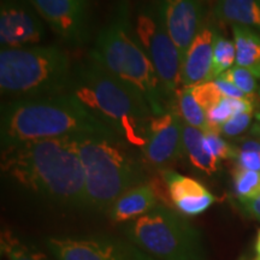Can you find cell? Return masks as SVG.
Wrapping results in <instances>:
<instances>
[{
  "mask_svg": "<svg viewBox=\"0 0 260 260\" xmlns=\"http://www.w3.org/2000/svg\"><path fill=\"white\" fill-rule=\"evenodd\" d=\"M2 175L16 188L64 211H90L84 172L73 138L2 148Z\"/></svg>",
  "mask_w": 260,
  "mask_h": 260,
  "instance_id": "obj_1",
  "label": "cell"
},
{
  "mask_svg": "<svg viewBox=\"0 0 260 260\" xmlns=\"http://www.w3.org/2000/svg\"><path fill=\"white\" fill-rule=\"evenodd\" d=\"M81 135L106 136L122 141L69 92L58 95L12 99L2 104V148L24 142Z\"/></svg>",
  "mask_w": 260,
  "mask_h": 260,
  "instance_id": "obj_2",
  "label": "cell"
},
{
  "mask_svg": "<svg viewBox=\"0 0 260 260\" xmlns=\"http://www.w3.org/2000/svg\"><path fill=\"white\" fill-rule=\"evenodd\" d=\"M90 57L134 93L152 115L168 111V96L157 71L134 35L128 0L116 2L111 17L98 34Z\"/></svg>",
  "mask_w": 260,
  "mask_h": 260,
  "instance_id": "obj_3",
  "label": "cell"
},
{
  "mask_svg": "<svg viewBox=\"0 0 260 260\" xmlns=\"http://www.w3.org/2000/svg\"><path fill=\"white\" fill-rule=\"evenodd\" d=\"M69 93L126 146L144 147L153 115L90 56L74 67Z\"/></svg>",
  "mask_w": 260,
  "mask_h": 260,
  "instance_id": "obj_4",
  "label": "cell"
},
{
  "mask_svg": "<svg viewBox=\"0 0 260 260\" xmlns=\"http://www.w3.org/2000/svg\"><path fill=\"white\" fill-rule=\"evenodd\" d=\"M73 142L83 168L92 212L107 213L122 194L146 183L142 164L119 140L81 135Z\"/></svg>",
  "mask_w": 260,
  "mask_h": 260,
  "instance_id": "obj_5",
  "label": "cell"
},
{
  "mask_svg": "<svg viewBox=\"0 0 260 260\" xmlns=\"http://www.w3.org/2000/svg\"><path fill=\"white\" fill-rule=\"evenodd\" d=\"M73 69L68 54L58 46L40 45L23 48H2V95L12 100L68 93Z\"/></svg>",
  "mask_w": 260,
  "mask_h": 260,
  "instance_id": "obj_6",
  "label": "cell"
},
{
  "mask_svg": "<svg viewBox=\"0 0 260 260\" xmlns=\"http://www.w3.org/2000/svg\"><path fill=\"white\" fill-rule=\"evenodd\" d=\"M122 232L125 239L157 260H205L206 255L199 230L162 205L125 223Z\"/></svg>",
  "mask_w": 260,
  "mask_h": 260,
  "instance_id": "obj_7",
  "label": "cell"
},
{
  "mask_svg": "<svg viewBox=\"0 0 260 260\" xmlns=\"http://www.w3.org/2000/svg\"><path fill=\"white\" fill-rule=\"evenodd\" d=\"M133 30L153 64L167 96L176 95L182 87L181 54L153 3L138 5L133 17Z\"/></svg>",
  "mask_w": 260,
  "mask_h": 260,
  "instance_id": "obj_8",
  "label": "cell"
},
{
  "mask_svg": "<svg viewBox=\"0 0 260 260\" xmlns=\"http://www.w3.org/2000/svg\"><path fill=\"white\" fill-rule=\"evenodd\" d=\"M45 245L54 260H157L125 237L110 234L48 236Z\"/></svg>",
  "mask_w": 260,
  "mask_h": 260,
  "instance_id": "obj_9",
  "label": "cell"
},
{
  "mask_svg": "<svg viewBox=\"0 0 260 260\" xmlns=\"http://www.w3.org/2000/svg\"><path fill=\"white\" fill-rule=\"evenodd\" d=\"M46 38L44 19L29 0L0 2L2 48L40 46Z\"/></svg>",
  "mask_w": 260,
  "mask_h": 260,
  "instance_id": "obj_10",
  "label": "cell"
},
{
  "mask_svg": "<svg viewBox=\"0 0 260 260\" xmlns=\"http://www.w3.org/2000/svg\"><path fill=\"white\" fill-rule=\"evenodd\" d=\"M40 17L71 46L89 37V0H29Z\"/></svg>",
  "mask_w": 260,
  "mask_h": 260,
  "instance_id": "obj_11",
  "label": "cell"
},
{
  "mask_svg": "<svg viewBox=\"0 0 260 260\" xmlns=\"http://www.w3.org/2000/svg\"><path fill=\"white\" fill-rule=\"evenodd\" d=\"M183 121L174 110L152 116L142 154L155 168H167L183 153Z\"/></svg>",
  "mask_w": 260,
  "mask_h": 260,
  "instance_id": "obj_12",
  "label": "cell"
},
{
  "mask_svg": "<svg viewBox=\"0 0 260 260\" xmlns=\"http://www.w3.org/2000/svg\"><path fill=\"white\" fill-rule=\"evenodd\" d=\"M183 61L204 24L203 0H152Z\"/></svg>",
  "mask_w": 260,
  "mask_h": 260,
  "instance_id": "obj_13",
  "label": "cell"
},
{
  "mask_svg": "<svg viewBox=\"0 0 260 260\" xmlns=\"http://www.w3.org/2000/svg\"><path fill=\"white\" fill-rule=\"evenodd\" d=\"M161 175L170 200L183 216H199L216 203L217 198L198 180L169 169H164Z\"/></svg>",
  "mask_w": 260,
  "mask_h": 260,
  "instance_id": "obj_14",
  "label": "cell"
},
{
  "mask_svg": "<svg viewBox=\"0 0 260 260\" xmlns=\"http://www.w3.org/2000/svg\"><path fill=\"white\" fill-rule=\"evenodd\" d=\"M217 30L203 24L182 61V86L193 87L211 81L213 63V41Z\"/></svg>",
  "mask_w": 260,
  "mask_h": 260,
  "instance_id": "obj_15",
  "label": "cell"
},
{
  "mask_svg": "<svg viewBox=\"0 0 260 260\" xmlns=\"http://www.w3.org/2000/svg\"><path fill=\"white\" fill-rule=\"evenodd\" d=\"M158 205L154 188L144 183L122 194L107 213L113 223H128L148 213Z\"/></svg>",
  "mask_w": 260,
  "mask_h": 260,
  "instance_id": "obj_16",
  "label": "cell"
},
{
  "mask_svg": "<svg viewBox=\"0 0 260 260\" xmlns=\"http://www.w3.org/2000/svg\"><path fill=\"white\" fill-rule=\"evenodd\" d=\"M214 17L260 32V0H216Z\"/></svg>",
  "mask_w": 260,
  "mask_h": 260,
  "instance_id": "obj_17",
  "label": "cell"
},
{
  "mask_svg": "<svg viewBox=\"0 0 260 260\" xmlns=\"http://www.w3.org/2000/svg\"><path fill=\"white\" fill-rule=\"evenodd\" d=\"M183 153L195 170L206 176L216 175L220 170V160L213 157L205 146L204 132L183 122Z\"/></svg>",
  "mask_w": 260,
  "mask_h": 260,
  "instance_id": "obj_18",
  "label": "cell"
},
{
  "mask_svg": "<svg viewBox=\"0 0 260 260\" xmlns=\"http://www.w3.org/2000/svg\"><path fill=\"white\" fill-rule=\"evenodd\" d=\"M236 65L260 79V32L243 25H233Z\"/></svg>",
  "mask_w": 260,
  "mask_h": 260,
  "instance_id": "obj_19",
  "label": "cell"
},
{
  "mask_svg": "<svg viewBox=\"0 0 260 260\" xmlns=\"http://www.w3.org/2000/svg\"><path fill=\"white\" fill-rule=\"evenodd\" d=\"M0 252L4 260H52L50 252L9 229L2 232Z\"/></svg>",
  "mask_w": 260,
  "mask_h": 260,
  "instance_id": "obj_20",
  "label": "cell"
},
{
  "mask_svg": "<svg viewBox=\"0 0 260 260\" xmlns=\"http://www.w3.org/2000/svg\"><path fill=\"white\" fill-rule=\"evenodd\" d=\"M175 96L177 98L178 111H180L178 115H180L182 121L187 123L188 125L206 132L209 129L206 121V112L199 105V103L195 100L193 93H191V87L182 86Z\"/></svg>",
  "mask_w": 260,
  "mask_h": 260,
  "instance_id": "obj_21",
  "label": "cell"
},
{
  "mask_svg": "<svg viewBox=\"0 0 260 260\" xmlns=\"http://www.w3.org/2000/svg\"><path fill=\"white\" fill-rule=\"evenodd\" d=\"M236 63V48L234 41L225 39L216 32L213 41V63L211 71V81L217 80L220 75L232 69Z\"/></svg>",
  "mask_w": 260,
  "mask_h": 260,
  "instance_id": "obj_22",
  "label": "cell"
},
{
  "mask_svg": "<svg viewBox=\"0 0 260 260\" xmlns=\"http://www.w3.org/2000/svg\"><path fill=\"white\" fill-rule=\"evenodd\" d=\"M234 188L240 201L254 198L260 193V171L236 167L234 171Z\"/></svg>",
  "mask_w": 260,
  "mask_h": 260,
  "instance_id": "obj_23",
  "label": "cell"
},
{
  "mask_svg": "<svg viewBox=\"0 0 260 260\" xmlns=\"http://www.w3.org/2000/svg\"><path fill=\"white\" fill-rule=\"evenodd\" d=\"M219 79H223L228 81V82L233 83L234 86L237 87V88L249 98L258 89V83H256V77L254 75L241 67H237V65L225 71L223 75H220Z\"/></svg>",
  "mask_w": 260,
  "mask_h": 260,
  "instance_id": "obj_24",
  "label": "cell"
},
{
  "mask_svg": "<svg viewBox=\"0 0 260 260\" xmlns=\"http://www.w3.org/2000/svg\"><path fill=\"white\" fill-rule=\"evenodd\" d=\"M204 140L207 151L219 160L236 158L237 149L234 148L229 142H226L217 130L207 129L206 132H204Z\"/></svg>",
  "mask_w": 260,
  "mask_h": 260,
  "instance_id": "obj_25",
  "label": "cell"
},
{
  "mask_svg": "<svg viewBox=\"0 0 260 260\" xmlns=\"http://www.w3.org/2000/svg\"><path fill=\"white\" fill-rule=\"evenodd\" d=\"M191 93L205 112L216 104H218L224 98L223 93L220 92L214 81H207V82L193 86L191 87Z\"/></svg>",
  "mask_w": 260,
  "mask_h": 260,
  "instance_id": "obj_26",
  "label": "cell"
},
{
  "mask_svg": "<svg viewBox=\"0 0 260 260\" xmlns=\"http://www.w3.org/2000/svg\"><path fill=\"white\" fill-rule=\"evenodd\" d=\"M253 112H242L233 116L226 123L220 126V134L228 136V138H235V136L242 134L248 128L252 121Z\"/></svg>",
  "mask_w": 260,
  "mask_h": 260,
  "instance_id": "obj_27",
  "label": "cell"
},
{
  "mask_svg": "<svg viewBox=\"0 0 260 260\" xmlns=\"http://www.w3.org/2000/svg\"><path fill=\"white\" fill-rule=\"evenodd\" d=\"M236 161L237 167L246 170L260 171V149H246L236 148Z\"/></svg>",
  "mask_w": 260,
  "mask_h": 260,
  "instance_id": "obj_28",
  "label": "cell"
},
{
  "mask_svg": "<svg viewBox=\"0 0 260 260\" xmlns=\"http://www.w3.org/2000/svg\"><path fill=\"white\" fill-rule=\"evenodd\" d=\"M214 82H216L217 86H218V88L220 89V92L223 93L224 96L226 98H234V99H251L249 96H247L245 93L241 92L237 87L234 86L233 83L228 82V81L223 80V79H217L214 80Z\"/></svg>",
  "mask_w": 260,
  "mask_h": 260,
  "instance_id": "obj_29",
  "label": "cell"
},
{
  "mask_svg": "<svg viewBox=\"0 0 260 260\" xmlns=\"http://www.w3.org/2000/svg\"><path fill=\"white\" fill-rule=\"evenodd\" d=\"M241 204L245 206L247 212L254 217V218L260 220V193L255 195L254 198H252V199L241 201Z\"/></svg>",
  "mask_w": 260,
  "mask_h": 260,
  "instance_id": "obj_30",
  "label": "cell"
},
{
  "mask_svg": "<svg viewBox=\"0 0 260 260\" xmlns=\"http://www.w3.org/2000/svg\"><path fill=\"white\" fill-rule=\"evenodd\" d=\"M252 260H260V229L256 234V240H255V246H254V256Z\"/></svg>",
  "mask_w": 260,
  "mask_h": 260,
  "instance_id": "obj_31",
  "label": "cell"
},
{
  "mask_svg": "<svg viewBox=\"0 0 260 260\" xmlns=\"http://www.w3.org/2000/svg\"><path fill=\"white\" fill-rule=\"evenodd\" d=\"M252 132H253V134L260 136V122L258 123V124H255L254 126H253Z\"/></svg>",
  "mask_w": 260,
  "mask_h": 260,
  "instance_id": "obj_32",
  "label": "cell"
},
{
  "mask_svg": "<svg viewBox=\"0 0 260 260\" xmlns=\"http://www.w3.org/2000/svg\"><path fill=\"white\" fill-rule=\"evenodd\" d=\"M237 260H252V258H249V256H247V255H242V256H240Z\"/></svg>",
  "mask_w": 260,
  "mask_h": 260,
  "instance_id": "obj_33",
  "label": "cell"
},
{
  "mask_svg": "<svg viewBox=\"0 0 260 260\" xmlns=\"http://www.w3.org/2000/svg\"><path fill=\"white\" fill-rule=\"evenodd\" d=\"M256 119H258V121L260 122V111H259L258 113H256Z\"/></svg>",
  "mask_w": 260,
  "mask_h": 260,
  "instance_id": "obj_34",
  "label": "cell"
}]
</instances>
